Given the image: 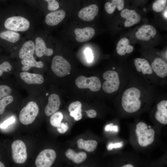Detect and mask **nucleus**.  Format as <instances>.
Segmentation results:
<instances>
[{
	"label": "nucleus",
	"instance_id": "nucleus-1",
	"mask_svg": "<svg viewBox=\"0 0 167 167\" xmlns=\"http://www.w3.org/2000/svg\"><path fill=\"white\" fill-rule=\"evenodd\" d=\"M140 91L138 88L132 87L126 89L122 97V105L123 109L127 113L136 112L140 108L141 101Z\"/></svg>",
	"mask_w": 167,
	"mask_h": 167
},
{
	"label": "nucleus",
	"instance_id": "nucleus-32",
	"mask_svg": "<svg viewBox=\"0 0 167 167\" xmlns=\"http://www.w3.org/2000/svg\"><path fill=\"white\" fill-rule=\"evenodd\" d=\"M48 3L47 8L50 11H54L59 7L58 2L56 0H44Z\"/></svg>",
	"mask_w": 167,
	"mask_h": 167
},
{
	"label": "nucleus",
	"instance_id": "nucleus-20",
	"mask_svg": "<svg viewBox=\"0 0 167 167\" xmlns=\"http://www.w3.org/2000/svg\"><path fill=\"white\" fill-rule=\"evenodd\" d=\"M134 65L136 70L143 75H151L153 73V70L149 63L145 59L136 58L134 61Z\"/></svg>",
	"mask_w": 167,
	"mask_h": 167
},
{
	"label": "nucleus",
	"instance_id": "nucleus-4",
	"mask_svg": "<svg viewBox=\"0 0 167 167\" xmlns=\"http://www.w3.org/2000/svg\"><path fill=\"white\" fill-rule=\"evenodd\" d=\"M51 68L59 77H64L69 74L71 69L70 63L62 56L56 55L53 58Z\"/></svg>",
	"mask_w": 167,
	"mask_h": 167
},
{
	"label": "nucleus",
	"instance_id": "nucleus-34",
	"mask_svg": "<svg viewBox=\"0 0 167 167\" xmlns=\"http://www.w3.org/2000/svg\"><path fill=\"white\" fill-rule=\"evenodd\" d=\"M15 119L14 117H11L5 121L0 125V127L2 129L6 128L9 125L15 122Z\"/></svg>",
	"mask_w": 167,
	"mask_h": 167
},
{
	"label": "nucleus",
	"instance_id": "nucleus-6",
	"mask_svg": "<svg viewBox=\"0 0 167 167\" xmlns=\"http://www.w3.org/2000/svg\"><path fill=\"white\" fill-rule=\"evenodd\" d=\"M75 82L79 88L89 89L94 92L99 90L101 86L100 80L95 76L88 78L84 76H79L75 79Z\"/></svg>",
	"mask_w": 167,
	"mask_h": 167
},
{
	"label": "nucleus",
	"instance_id": "nucleus-5",
	"mask_svg": "<svg viewBox=\"0 0 167 167\" xmlns=\"http://www.w3.org/2000/svg\"><path fill=\"white\" fill-rule=\"evenodd\" d=\"M8 30L15 32L27 30L30 26V23L26 18L20 16H14L7 18L4 24Z\"/></svg>",
	"mask_w": 167,
	"mask_h": 167
},
{
	"label": "nucleus",
	"instance_id": "nucleus-24",
	"mask_svg": "<svg viewBox=\"0 0 167 167\" xmlns=\"http://www.w3.org/2000/svg\"><path fill=\"white\" fill-rule=\"evenodd\" d=\"M66 156L73 162L80 163L84 161L87 158V154L84 152L76 153L71 149H68L65 153Z\"/></svg>",
	"mask_w": 167,
	"mask_h": 167
},
{
	"label": "nucleus",
	"instance_id": "nucleus-13",
	"mask_svg": "<svg viewBox=\"0 0 167 167\" xmlns=\"http://www.w3.org/2000/svg\"><path fill=\"white\" fill-rule=\"evenodd\" d=\"M76 40L79 42H84L91 40L95 34V31L92 28L87 27L83 28H76L74 30Z\"/></svg>",
	"mask_w": 167,
	"mask_h": 167
},
{
	"label": "nucleus",
	"instance_id": "nucleus-10",
	"mask_svg": "<svg viewBox=\"0 0 167 167\" xmlns=\"http://www.w3.org/2000/svg\"><path fill=\"white\" fill-rule=\"evenodd\" d=\"M98 12V7L95 4H92L81 9L78 13L79 17L86 21L92 20Z\"/></svg>",
	"mask_w": 167,
	"mask_h": 167
},
{
	"label": "nucleus",
	"instance_id": "nucleus-21",
	"mask_svg": "<svg viewBox=\"0 0 167 167\" xmlns=\"http://www.w3.org/2000/svg\"><path fill=\"white\" fill-rule=\"evenodd\" d=\"M116 51L120 55L123 56L126 53L130 54L133 50V47L129 45V41L126 38L121 39L116 46Z\"/></svg>",
	"mask_w": 167,
	"mask_h": 167
},
{
	"label": "nucleus",
	"instance_id": "nucleus-35",
	"mask_svg": "<svg viewBox=\"0 0 167 167\" xmlns=\"http://www.w3.org/2000/svg\"><path fill=\"white\" fill-rule=\"evenodd\" d=\"M68 129V126L67 123L61 122L60 125L57 127L58 132L61 134L65 133Z\"/></svg>",
	"mask_w": 167,
	"mask_h": 167
},
{
	"label": "nucleus",
	"instance_id": "nucleus-2",
	"mask_svg": "<svg viewBox=\"0 0 167 167\" xmlns=\"http://www.w3.org/2000/svg\"><path fill=\"white\" fill-rule=\"evenodd\" d=\"M39 111V107L35 102H29L19 113V118L20 122L25 125L32 123L37 116Z\"/></svg>",
	"mask_w": 167,
	"mask_h": 167
},
{
	"label": "nucleus",
	"instance_id": "nucleus-22",
	"mask_svg": "<svg viewBox=\"0 0 167 167\" xmlns=\"http://www.w3.org/2000/svg\"><path fill=\"white\" fill-rule=\"evenodd\" d=\"M21 62L23 66L21 68L22 70L24 71H28L32 67L42 68L44 66L43 62L36 61L33 56L22 59Z\"/></svg>",
	"mask_w": 167,
	"mask_h": 167
},
{
	"label": "nucleus",
	"instance_id": "nucleus-23",
	"mask_svg": "<svg viewBox=\"0 0 167 167\" xmlns=\"http://www.w3.org/2000/svg\"><path fill=\"white\" fill-rule=\"evenodd\" d=\"M81 107V103L79 101L73 102L69 105L68 110L70 113V115L76 121L82 118Z\"/></svg>",
	"mask_w": 167,
	"mask_h": 167
},
{
	"label": "nucleus",
	"instance_id": "nucleus-36",
	"mask_svg": "<svg viewBox=\"0 0 167 167\" xmlns=\"http://www.w3.org/2000/svg\"><path fill=\"white\" fill-rule=\"evenodd\" d=\"M84 53L87 61L92 62L93 60V56L91 49L88 48L85 49Z\"/></svg>",
	"mask_w": 167,
	"mask_h": 167
},
{
	"label": "nucleus",
	"instance_id": "nucleus-19",
	"mask_svg": "<svg viewBox=\"0 0 167 167\" xmlns=\"http://www.w3.org/2000/svg\"><path fill=\"white\" fill-rule=\"evenodd\" d=\"M157 110L155 114L156 119L160 123L167 122V101L162 100L157 105Z\"/></svg>",
	"mask_w": 167,
	"mask_h": 167
},
{
	"label": "nucleus",
	"instance_id": "nucleus-15",
	"mask_svg": "<svg viewBox=\"0 0 167 167\" xmlns=\"http://www.w3.org/2000/svg\"><path fill=\"white\" fill-rule=\"evenodd\" d=\"M35 53L37 57L39 58L44 55L50 56L53 54V50L47 47L45 43L40 37H37L35 39Z\"/></svg>",
	"mask_w": 167,
	"mask_h": 167
},
{
	"label": "nucleus",
	"instance_id": "nucleus-39",
	"mask_svg": "<svg viewBox=\"0 0 167 167\" xmlns=\"http://www.w3.org/2000/svg\"><path fill=\"white\" fill-rule=\"evenodd\" d=\"M88 117L90 118H95L97 114L96 111L93 109H90L85 111Z\"/></svg>",
	"mask_w": 167,
	"mask_h": 167
},
{
	"label": "nucleus",
	"instance_id": "nucleus-9",
	"mask_svg": "<svg viewBox=\"0 0 167 167\" xmlns=\"http://www.w3.org/2000/svg\"><path fill=\"white\" fill-rule=\"evenodd\" d=\"M121 16L126 19L124 23L125 27H131L139 23L141 20L140 15L135 11L125 9L121 12Z\"/></svg>",
	"mask_w": 167,
	"mask_h": 167
},
{
	"label": "nucleus",
	"instance_id": "nucleus-7",
	"mask_svg": "<svg viewBox=\"0 0 167 167\" xmlns=\"http://www.w3.org/2000/svg\"><path fill=\"white\" fill-rule=\"evenodd\" d=\"M12 157L14 161L17 164H23L27 158V148L25 143L22 140H16L11 144Z\"/></svg>",
	"mask_w": 167,
	"mask_h": 167
},
{
	"label": "nucleus",
	"instance_id": "nucleus-42",
	"mask_svg": "<svg viewBox=\"0 0 167 167\" xmlns=\"http://www.w3.org/2000/svg\"><path fill=\"white\" fill-rule=\"evenodd\" d=\"M165 16L166 17V18H167V11L165 12Z\"/></svg>",
	"mask_w": 167,
	"mask_h": 167
},
{
	"label": "nucleus",
	"instance_id": "nucleus-26",
	"mask_svg": "<svg viewBox=\"0 0 167 167\" xmlns=\"http://www.w3.org/2000/svg\"><path fill=\"white\" fill-rule=\"evenodd\" d=\"M124 0H112L111 2H108L105 5V8L106 11L109 14H112L116 8L119 11H122L124 7Z\"/></svg>",
	"mask_w": 167,
	"mask_h": 167
},
{
	"label": "nucleus",
	"instance_id": "nucleus-27",
	"mask_svg": "<svg viewBox=\"0 0 167 167\" xmlns=\"http://www.w3.org/2000/svg\"><path fill=\"white\" fill-rule=\"evenodd\" d=\"M0 37L2 39L15 43L19 39L20 36L15 31L9 30L1 32L0 33Z\"/></svg>",
	"mask_w": 167,
	"mask_h": 167
},
{
	"label": "nucleus",
	"instance_id": "nucleus-28",
	"mask_svg": "<svg viewBox=\"0 0 167 167\" xmlns=\"http://www.w3.org/2000/svg\"><path fill=\"white\" fill-rule=\"evenodd\" d=\"M62 113L60 112H57L52 115L50 118V123L53 126L58 127L63 118Z\"/></svg>",
	"mask_w": 167,
	"mask_h": 167
},
{
	"label": "nucleus",
	"instance_id": "nucleus-31",
	"mask_svg": "<svg viewBox=\"0 0 167 167\" xmlns=\"http://www.w3.org/2000/svg\"><path fill=\"white\" fill-rule=\"evenodd\" d=\"M12 92L11 88L6 85H0V99L9 95Z\"/></svg>",
	"mask_w": 167,
	"mask_h": 167
},
{
	"label": "nucleus",
	"instance_id": "nucleus-41",
	"mask_svg": "<svg viewBox=\"0 0 167 167\" xmlns=\"http://www.w3.org/2000/svg\"><path fill=\"white\" fill-rule=\"evenodd\" d=\"M5 166L0 161V167H4Z\"/></svg>",
	"mask_w": 167,
	"mask_h": 167
},
{
	"label": "nucleus",
	"instance_id": "nucleus-29",
	"mask_svg": "<svg viewBox=\"0 0 167 167\" xmlns=\"http://www.w3.org/2000/svg\"><path fill=\"white\" fill-rule=\"evenodd\" d=\"M13 100V97L11 95L4 97L0 100V115L4 113L6 107L11 103Z\"/></svg>",
	"mask_w": 167,
	"mask_h": 167
},
{
	"label": "nucleus",
	"instance_id": "nucleus-17",
	"mask_svg": "<svg viewBox=\"0 0 167 167\" xmlns=\"http://www.w3.org/2000/svg\"><path fill=\"white\" fill-rule=\"evenodd\" d=\"M20 76L21 79L28 84H41L44 81L43 76L40 74L31 73L26 71L21 72Z\"/></svg>",
	"mask_w": 167,
	"mask_h": 167
},
{
	"label": "nucleus",
	"instance_id": "nucleus-33",
	"mask_svg": "<svg viewBox=\"0 0 167 167\" xmlns=\"http://www.w3.org/2000/svg\"><path fill=\"white\" fill-rule=\"evenodd\" d=\"M12 66L7 61H5L0 64V76L2 75L4 72H8L11 70Z\"/></svg>",
	"mask_w": 167,
	"mask_h": 167
},
{
	"label": "nucleus",
	"instance_id": "nucleus-3",
	"mask_svg": "<svg viewBox=\"0 0 167 167\" xmlns=\"http://www.w3.org/2000/svg\"><path fill=\"white\" fill-rule=\"evenodd\" d=\"M103 78L105 80L102 86L105 92L111 93L118 90L120 83L119 75L117 72L112 70L106 71L103 74Z\"/></svg>",
	"mask_w": 167,
	"mask_h": 167
},
{
	"label": "nucleus",
	"instance_id": "nucleus-14",
	"mask_svg": "<svg viewBox=\"0 0 167 167\" xmlns=\"http://www.w3.org/2000/svg\"><path fill=\"white\" fill-rule=\"evenodd\" d=\"M66 12L62 9L55 10L47 14L45 18V22L49 25L54 26L60 23L64 18Z\"/></svg>",
	"mask_w": 167,
	"mask_h": 167
},
{
	"label": "nucleus",
	"instance_id": "nucleus-12",
	"mask_svg": "<svg viewBox=\"0 0 167 167\" xmlns=\"http://www.w3.org/2000/svg\"><path fill=\"white\" fill-rule=\"evenodd\" d=\"M156 33L155 28L150 25H144L139 28L135 33L136 38L139 40L148 41Z\"/></svg>",
	"mask_w": 167,
	"mask_h": 167
},
{
	"label": "nucleus",
	"instance_id": "nucleus-30",
	"mask_svg": "<svg viewBox=\"0 0 167 167\" xmlns=\"http://www.w3.org/2000/svg\"><path fill=\"white\" fill-rule=\"evenodd\" d=\"M167 0H156L153 4V10L156 12L162 11L167 5Z\"/></svg>",
	"mask_w": 167,
	"mask_h": 167
},
{
	"label": "nucleus",
	"instance_id": "nucleus-37",
	"mask_svg": "<svg viewBox=\"0 0 167 167\" xmlns=\"http://www.w3.org/2000/svg\"><path fill=\"white\" fill-rule=\"evenodd\" d=\"M123 145V143L121 142L120 143H115V144L110 143L107 146V149L108 150H112L113 148L116 149L121 147Z\"/></svg>",
	"mask_w": 167,
	"mask_h": 167
},
{
	"label": "nucleus",
	"instance_id": "nucleus-38",
	"mask_svg": "<svg viewBox=\"0 0 167 167\" xmlns=\"http://www.w3.org/2000/svg\"><path fill=\"white\" fill-rule=\"evenodd\" d=\"M105 130L106 131H110L117 132L118 131V127L117 126H113L112 123H111L106 126Z\"/></svg>",
	"mask_w": 167,
	"mask_h": 167
},
{
	"label": "nucleus",
	"instance_id": "nucleus-40",
	"mask_svg": "<svg viewBox=\"0 0 167 167\" xmlns=\"http://www.w3.org/2000/svg\"><path fill=\"white\" fill-rule=\"evenodd\" d=\"M122 167H133L134 166L131 164H128L124 165H123V166H122Z\"/></svg>",
	"mask_w": 167,
	"mask_h": 167
},
{
	"label": "nucleus",
	"instance_id": "nucleus-11",
	"mask_svg": "<svg viewBox=\"0 0 167 167\" xmlns=\"http://www.w3.org/2000/svg\"><path fill=\"white\" fill-rule=\"evenodd\" d=\"M61 101L59 96L55 93L52 94L48 97V102L45 109L46 115L49 116L59 109Z\"/></svg>",
	"mask_w": 167,
	"mask_h": 167
},
{
	"label": "nucleus",
	"instance_id": "nucleus-25",
	"mask_svg": "<svg viewBox=\"0 0 167 167\" xmlns=\"http://www.w3.org/2000/svg\"><path fill=\"white\" fill-rule=\"evenodd\" d=\"M77 143L79 148L89 152L94 151L96 149L97 145V142L96 140H85L82 139H78Z\"/></svg>",
	"mask_w": 167,
	"mask_h": 167
},
{
	"label": "nucleus",
	"instance_id": "nucleus-18",
	"mask_svg": "<svg viewBox=\"0 0 167 167\" xmlns=\"http://www.w3.org/2000/svg\"><path fill=\"white\" fill-rule=\"evenodd\" d=\"M35 51V45L31 40L25 42L20 49L19 54L21 59L29 58L33 56Z\"/></svg>",
	"mask_w": 167,
	"mask_h": 167
},
{
	"label": "nucleus",
	"instance_id": "nucleus-16",
	"mask_svg": "<svg viewBox=\"0 0 167 167\" xmlns=\"http://www.w3.org/2000/svg\"><path fill=\"white\" fill-rule=\"evenodd\" d=\"M152 70L159 77L163 78L167 75V64L164 61L159 58H155L152 63Z\"/></svg>",
	"mask_w": 167,
	"mask_h": 167
},
{
	"label": "nucleus",
	"instance_id": "nucleus-8",
	"mask_svg": "<svg viewBox=\"0 0 167 167\" xmlns=\"http://www.w3.org/2000/svg\"><path fill=\"white\" fill-rule=\"evenodd\" d=\"M56 157L55 151L47 149L42 151L37 156L35 161L36 167H50L54 162Z\"/></svg>",
	"mask_w": 167,
	"mask_h": 167
},
{
	"label": "nucleus",
	"instance_id": "nucleus-43",
	"mask_svg": "<svg viewBox=\"0 0 167 167\" xmlns=\"http://www.w3.org/2000/svg\"><path fill=\"white\" fill-rule=\"evenodd\" d=\"M148 128H151V126H148Z\"/></svg>",
	"mask_w": 167,
	"mask_h": 167
}]
</instances>
